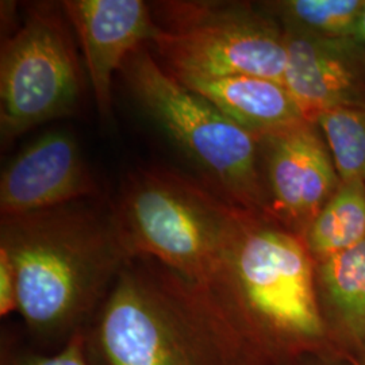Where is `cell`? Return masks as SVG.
I'll return each mask as SVG.
<instances>
[{
	"label": "cell",
	"mask_w": 365,
	"mask_h": 365,
	"mask_svg": "<svg viewBox=\"0 0 365 365\" xmlns=\"http://www.w3.org/2000/svg\"><path fill=\"white\" fill-rule=\"evenodd\" d=\"M364 238V182H342L302 237L315 264L353 248Z\"/></svg>",
	"instance_id": "obj_14"
},
{
	"label": "cell",
	"mask_w": 365,
	"mask_h": 365,
	"mask_svg": "<svg viewBox=\"0 0 365 365\" xmlns=\"http://www.w3.org/2000/svg\"><path fill=\"white\" fill-rule=\"evenodd\" d=\"M284 42L287 61L283 86L307 125L318 122L331 108L348 105L352 71L337 53L299 31L288 34Z\"/></svg>",
	"instance_id": "obj_13"
},
{
	"label": "cell",
	"mask_w": 365,
	"mask_h": 365,
	"mask_svg": "<svg viewBox=\"0 0 365 365\" xmlns=\"http://www.w3.org/2000/svg\"><path fill=\"white\" fill-rule=\"evenodd\" d=\"M66 11L38 3L1 45L0 134L9 144L48 120L78 110L84 78Z\"/></svg>",
	"instance_id": "obj_7"
},
{
	"label": "cell",
	"mask_w": 365,
	"mask_h": 365,
	"mask_svg": "<svg viewBox=\"0 0 365 365\" xmlns=\"http://www.w3.org/2000/svg\"><path fill=\"white\" fill-rule=\"evenodd\" d=\"M102 365H264L206 288L131 259L87 327Z\"/></svg>",
	"instance_id": "obj_2"
},
{
	"label": "cell",
	"mask_w": 365,
	"mask_h": 365,
	"mask_svg": "<svg viewBox=\"0 0 365 365\" xmlns=\"http://www.w3.org/2000/svg\"><path fill=\"white\" fill-rule=\"evenodd\" d=\"M172 75V73H170ZM256 138L307 125L283 84L257 76L172 75Z\"/></svg>",
	"instance_id": "obj_11"
},
{
	"label": "cell",
	"mask_w": 365,
	"mask_h": 365,
	"mask_svg": "<svg viewBox=\"0 0 365 365\" xmlns=\"http://www.w3.org/2000/svg\"><path fill=\"white\" fill-rule=\"evenodd\" d=\"M61 6L78 36L99 114L110 119L114 73L158 31L152 6L143 0H66Z\"/></svg>",
	"instance_id": "obj_9"
},
{
	"label": "cell",
	"mask_w": 365,
	"mask_h": 365,
	"mask_svg": "<svg viewBox=\"0 0 365 365\" xmlns=\"http://www.w3.org/2000/svg\"><path fill=\"white\" fill-rule=\"evenodd\" d=\"M18 314V286L13 262L7 252L0 249V317L4 319Z\"/></svg>",
	"instance_id": "obj_18"
},
{
	"label": "cell",
	"mask_w": 365,
	"mask_h": 365,
	"mask_svg": "<svg viewBox=\"0 0 365 365\" xmlns=\"http://www.w3.org/2000/svg\"><path fill=\"white\" fill-rule=\"evenodd\" d=\"M98 196L99 187L76 138L69 131H49L3 170L0 214L26 215Z\"/></svg>",
	"instance_id": "obj_8"
},
{
	"label": "cell",
	"mask_w": 365,
	"mask_h": 365,
	"mask_svg": "<svg viewBox=\"0 0 365 365\" xmlns=\"http://www.w3.org/2000/svg\"><path fill=\"white\" fill-rule=\"evenodd\" d=\"M91 200L0 221V249L16 276L18 314L45 345L58 348L86 331L131 260L111 209Z\"/></svg>",
	"instance_id": "obj_1"
},
{
	"label": "cell",
	"mask_w": 365,
	"mask_h": 365,
	"mask_svg": "<svg viewBox=\"0 0 365 365\" xmlns=\"http://www.w3.org/2000/svg\"><path fill=\"white\" fill-rule=\"evenodd\" d=\"M86 331L75 334L54 352H42L3 337L0 365H92Z\"/></svg>",
	"instance_id": "obj_17"
},
{
	"label": "cell",
	"mask_w": 365,
	"mask_h": 365,
	"mask_svg": "<svg viewBox=\"0 0 365 365\" xmlns=\"http://www.w3.org/2000/svg\"><path fill=\"white\" fill-rule=\"evenodd\" d=\"M315 284L333 348L341 357L356 360L365 339V238L315 264Z\"/></svg>",
	"instance_id": "obj_12"
},
{
	"label": "cell",
	"mask_w": 365,
	"mask_h": 365,
	"mask_svg": "<svg viewBox=\"0 0 365 365\" xmlns=\"http://www.w3.org/2000/svg\"><path fill=\"white\" fill-rule=\"evenodd\" d=\"M342 182H365V111L339 106L318 119Z\"/></svg>",
	"instance_id": "obj_15"
},
{
	"label": "cell",
	"mask_w": 365,
	"mask_h": 365,
	"mask_svg": "<svg viewBox=\"0 0 365 365\" xmlns=\"http://www.w3.org/2000/svg\"><path fill=\"white\" fill-rule=\"evenodd\" d=\"M122 73L145 113L202 170L210 187L247 207L262 205L253 134L182 86L148 45L131 54Z\"/></svg>",
	"instance_id": "obj_5"
},
{
	"label": "cell",
	"mask_w": 365,
	"mask_h": 365,
	"mask_svg": "<svg viewBox=\"0 0 365 365\" xmlns=\"http://www.w3.org/2000/svg\"><path fill=\"white\" fill-rule=\"evenodd\" d=\"M110 209L131 259L156 261L203 288L249 217L211 187L164 168L129 173Z\"/></svg>",
	"instance_id": "obj_4"
},
{
	"label": "cell",
	"mask_w": 365,
	"mask_h": 365,
	"mask_svg": "<svg viewBox=\"0 0 365 365\" xmlns=\"http://www.w3.org/2000/svg\"><path fill=\"white\" fill-rule=\"evenodd\" d=\"M364 7L360 0H291L283 4L297 25L327 36L356 33Z\"/></svg>",
	"instance_id": "obj_16"
},
{
	"label": "cell",
	"mask_w": 365,
	"mask_h": 365,
	"mask_svg": "<svg viewBox=\"0 0 365 365\" xmlns=\"http://www.w3.org/2000/svg\"><path fill=\"white\" fill-rule=\"evenodd\" d=\"M354 361L359 365H365V339L363 345H361V348H360V351H359L357 356H356Z\"/></svg>",
	"instance_id": "obj_21"
},
{
	"label": "cell",
	"mask_w": 365,
	"mask_h": 365,
	"mask_svg": "<svg viewBox=\"0 0 365 365\" xmlns=\"http://www.w3.org/2000/svg\"><path fill=\"white\" fill-rule=\"evenodd\" d=\"M356 34L360 37V38L365 41V7L364 10H363V14H361V16H360V21H359V26H357V30H356Z\"/></svg>",
	"instance_id": "obj_20"
},
{
	"label": "cell",
	"mask_w": 365,
	"mask_h": 365,
	"mask_svg": "<svg viewBox=\"0 0 365 365\" xmlns=\"http://www.w3.org/2000/svg\"><path fill=\"white\" fill-rule=\"evenodd\" d=\"M294 365H359L354 360L345 357H312Z\"/></svg>",
	"instance_id": "obj_19"
},
{
	"label": "cell",
	"mask_w": 365,
	"mask_h": 365,
	"mask_svg": "<svg viewBox=\"0 0 365 365\" xmlns=\"http://www.w3.org/2000/svg\"><path fill=\"white\" fill-rule=\"evenodd\" d=\"M156 48L172 75L257 76L283 84L284 37L274 27L222 1H157Z\"/></svg>",
	"instance_id": "obj_6"
},
{
	"label": "cell",
	"mask_w": 365,
	"mask_h": 365,
	"mask_svg": "<svg viewBox=\"0 0 365 365\" xmlns=\"http://www.w3.org/2000/svg\"><path fill=\"white\" fill-rule=\"evenodd\" d=\"M206 289L262 364L341 357L321 315L315 262L297 233L248 217Z\"/></svg>",
	"instance_id": "obj_3"
},
{
	"label": "cell",
	"mask_w": 365,
	"mask_h": 365,
	"mask_svg": "<svg viewBox=\"0 0 365 365\" xmlns=\"http://www.w3.org/2000/svg\"><path fill=\"white\" fill-rule=\"evenodd\" d=\"M269 182L276 217L300 238L325 206L337 170L319 138L307 125L271 138Z\"/></svg>",
	"instance_id": "obj_10"
}]
</instances>
